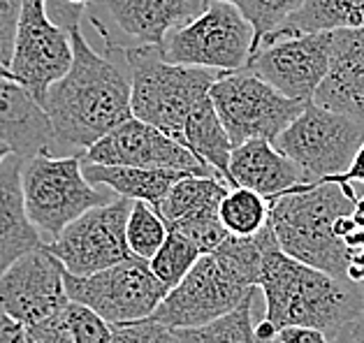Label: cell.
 <instances>
[{"label": "cell", "mask_w": 364, "mask_h": 343, "mask_svg": "<svg viewBox=\"0 0 364 343\" xmlns=\"http://www.w3.org/2000/svg\"><path fill=\"white\" fill-rule=\"evenodd\" d=\"M73 65L63 79L51 84L44 98V111L58 142L88 151L105 135L132 116L130 75L123 60L100 56L88 47L79 23L70 26Z\"/></svg>", "instance_id": "obj_1"}, {"label": "cell", "mask_w": 364, "mask_h": 343, "mask_svg": "<svg viewBox=\"0 0 364 343\" xmlns=\"http://www.w3.org/2000/svg\"><path fill=\"white\" fill-rule=\"evenodd\" d=\"M257 288L264 302V320L277 332L301 325L325 332L330 343L353 339V327L364 311L362 283L330 276L290 258L279 249L274 232L264 244Z\"/></svg>", "instance_id": "obj_2"}, {"label": "cell", "mask_w": 364, "mask_h": 343, "mask_svg": "<svg viewBox=\"0 0 364 343\" xmlns=\"http://www.w3.org/2000/svg\"><path fill=\"white\" fill-rule=\"evenodd\" d=\"M269 232L267 223L253 236L230 234L216 251L204 253L151 318L170 330H188L232 313L257 288Z\"/></svg>", "instance_id": "obj_3"}, {"label": "cell", "mask_w": 364, "mask_h": 343, "mask_svg": "<svg viewBox=\"0 0 364 343\" xmlns=\"http://www.w3.org/2000/svg\"><path fill=\"white\" fill-rule=\"evenodd\" d=\"M267 202V223L283 253L330 276L348 278V249L334 234V223L355 209L350 183H299Z\"/></svg>", "instance_id": "obj_4"}, {"label": "cell", "mask_w": 364, "mask_h": 343, "mask_svg": "<svg viewBox=\"0 0 364 343\" xmlns=\"http://www.w3.org/2000/svg\"><path fill=\"white\" fill-rule=\"evenodd\" d=\"M123 60L130 75L132 116L181 144L183 126L191 111L204 98H209L211 86L220 72L170 63L165 60L163 49L156 45L126 49Z\"/></svg>", "instance_id": "obj_5"}, {"label": "cell", "mask_w": 364, "mask_h": 343, "mask_svg": "<svg viewBox=\"0 0 364 343\" xmlns=\"http://www.w3.org/2000/svg\"><path fill=\"white\" fill-rule=\"evenodd\" d=\"M23 202L33 225L54 241L65 227L95 207L109 205L119 195L97 190L84 177L82 156L40 153L23 163L21 172ZM47 241V244H49Z\"/></svg>", "instance_id": "obj_6"}, {"label": "cell", "mask_w": 364, "mask_h": 343, "mask_svg": "<svg viewBox=\"0 0 364 343\" xmlns=\"http://www.w3.org/2000/svg\"><path fill=\"white\" fill-rule=\"evenodd\" d=\"M251 21L225 0H209L200 16L170 31L161 45L165 60L176 65L235 72L253 54Z\"/></svg>", "instance_id": "obj_7"}, {"label": "cell", "mask_w": 364, "mask_h": 343, "mask_svg": "<svg viewBox=\"0 0 364 343\" xmlns=\"http://www.w3.org/2000/svg\"><path fill=\"white\" fill-rule=\"evenodd\" d=\"M362 142L364 123L306 102L304 111L274 139V146L299 167L304 183H318L341 177Z\"/></svg>", "instance_id": "obj_8"}, {"label": "cell", "mask_w": 364, "mask_h": 343, "mask_svg": "<svg viewBox=\"0 0 364 343\" xmlns=\"http://www.w3.org/2000/svg\"><path fill=\"white\" fill-rule=\"evenodd\" d=\"M209 98L232 148L251 139L274 142L306 107V102L286 98L248 70L220 72Z\"/></svg>", "instance_id": "obj_9"}, {"label": "cell", "mask_w": 364, "mask_h": 343, "mask_svg": "<svg viewBox=\"0 0 364 343\" xmlns=\"http://www.w3.org/2000/svg\"><path fill=\"white\" fill-rule=\"evenodd\" d=\"M63 278L73 302L93 309L112 325L151 318L170 293L154 274L149 260L135 255L91 276H73L65 271Z\"/></svg>", "instance_id": "obj_10"}, {"label": "cell", "mask_w": 364, "mask_h": 343, "mask_svg": "<svg viewBox=\"0 0 364 343\" xmlns=\"http://www.w3.org/2000/svg\"><path fill=\"white\" fill-rule=\"evenodd\" d=\"M132 200L117 197L73 221L54 241L49 253L73 276H91L132 258L126 239V223Z\"/></svg>", "instance_id": "obj_11"}, {"label": "cell", "mask_w": 364, "mask_h": 343, "mask_svg": "<svg viewBox=\"0 0 364 343\" xmlns=\"http://www.w3.org/2000/svg\"><path fill=\"white\" fill-rule=\"evenodd\" d=\"M73 65V42L63 26L51 21L47 0H26L14 40L10 70L35 100L44 104L51 84L63 79Z\"/></svg>", "instance_id": "obj_12"}, {"label": "cell", "mask_w": 364, "mask_h": 343, "mask_svg": "<svg viewBox=\"0 0 364 343\" xmlns=\"http://www.w3.org/2000/svg\"><path fill=\"white\" fill-rule=\"evenodd\" d=\"M63 274L47 246L31 251L0 276V306L26 330L63 318L70 304Z\"/></svg>", "instance_id": "obj_13"}, {"label": "cell", "mask_w": 364, "mask_h": 343, "mask_svg": "<svg viewBox=\"0 0 364 343\" xmlns=\"http://www.w3.org/2000/svg\"><path fill=\"white\" fill-rule=\"evenodd\" d=\"M330 54L332 33H309L260 47L242 70L260 77L286 98L311 102L330 70Z\"/></svg>", "instance_id": "obj_14"}, {"label": "cell", "mask_w": 364, "mask_h": 343, "mask_svg": "<svg viewBox=\"0 0 364 343\" xmlns=\"http://www.w3.org/2000/svg\"><path fill=\"white\" fill-rule=\"evenodd\" d=\"M82 160L95 165L141 167V170H179L188 174H200V177H216L183 144L135 116L123 121L109 135H105L100 142H95L86 153H82Z\"/></svg>", "instance_id": "obj_15"}, {"label": "cell", "mask_w": 364, "mask_h": 343, "mask_svg": "<svg viewBox=\"0 0 364 343\" xmlns=\"http://www.w3.org/2000/svg\"><path fill=\"white\" fill-rule=\"evenodd\" d=\"M311 102L364 123V28L332 33L330 70Z\"/></svg>", "instance_id": "obj_16"}, {"label": "cell", "mask_w": 364, "mask_h": 343, "mask_svg": "<svg viewBox=\"0 0 364 343\" xmlns=\"http://www.w3.org/2000/svg\"><path fill=\"white\" fill-rule=\"evenodd\" d=\"M0 139L23 160L49 153L56 142L47 111L14 79H0Z\"/></svg>", "instance_id": "obj_17"}, {"label": "cell", "mask_w": 364, "mask_h": 343, "mask_svg": "<svg viewBox=\"0 0 364 343\" xmlns=\"http://www.w3.org/2000/svg\"><path fill=\"white\" fill-rule=\"evenodd\" d=\"M23 163V158L12 153L0 167V276L23 255L47 246L26 211Z\"/></svg>", "instance_id": "obj_18"}, {"label": "cell", "mask_w": 364, "mask_h": 343, "mask_svg": "<svg viewBox=\"0 0 364 343\" xmlns=\"http://www.w3.org/2000/svg\"><path fill=\"white\" fill-rule=\"evenodd\" d=\"M230 177L232 188H248L267 200L304 183L299 167L269 139H251L235 146L230 153Z\"/></svg>", "instance_id": "obj_19"}, {"label": "cell", "mask_w": 364, "mask_h": 343, "mask_svg": "<svg viewBox=\"0 0 364 343\" xmlns=\"http://www.w3.org/2000/svg\"><path fill=\"white\" fill-rule=\"evenodd\" d=\"M209 0H105L112 19L139 45L161 47L170 31L200 16Z\"/></svg>", "instance_id": "obj_20"}, {"label": "cell", "mask_w": 364, "mask_h": 343, "mask_svg": "<svg viewBox=\"0 0 364 343\" xmlns=\"http://www.w3.org/2000/svg\"><path fill=\"white\" fill-rule=\"evenodd\" d=\"M350 28H364V0H304L286 23L264 35L257 49L309 33H334Z\"/></svg>", "instance_id": "obj_21"}, {"label": "cell", "mask_w": 364, "mask_h": 343, "mask_svg": "<svg viewBox=\"0 0 364 343\" xmlns=\"http://www.w3.org/2000/svg\"><path fill=\"white\" fill-rule=\"evenodd\" d=\"M84 177L93 186H105L119 197L126 200H141L149 202L151 207L158 209V205L165 200L170 188L176 181L188 177V172L179 170H141V167H119V165H95L82 160Z\"/></svg>", "instance_id": "obj_22"}, {"label": "cell", "mask_w": 364, "mask_h": 343, "mask_svg": "<svg viewBox=\"0 0 364 343\" xmlns=\"http://www.w3.org/2000/svg\"><path fill=\"white\" fill-rule=\"evenodd\" d=\"M181 144L198 158V160L209 167L220 181H225L232 188V177H230V153H232V142L220 123L216 107L211 98H204L198 107L191 111L188 121L183 126Z\"/></svg>", "instance_id": "obj_23"}, {"label": "cell", "mask_w": 364, "mask_h": 343, "mask_svg": "<svg viewBox=\"0 0 364 343\" xmlns=\"http://www.w3.org/2000/svg\"><path fill=\"white\" fill-rule=\"evenodd\" d=\"M230 186L218 177H200V174H188L174 183L165 200L158 205V214L165 223L179 221V218L195 214L202 209H218L223 202Z\"/></svg>", "instance_id": "obj_24"}, {"label": "cell", "mask_w": 364, "mask_h": 343, "mask_svg": "<svg viewBox=\"0 0 364 343\" xmlns=\"http://www.w3.org/2000/svg\"><path fill=\"white\" fill-rule=\"evenodd\" d=\"M260 288H255L232 313L223 315L202 327L174 330L179 343H257L255 339V304L260 297Z\"/></svg>", "instance_id": "obj_25"}, {"label": "cell", "mask_w": 364, "mask_h": 343, "mask_svg": "<svg viewBox=\"0 0 364 343\" xmlns=\"http://www.w3.org/2000/svg\"><path fill=\"white\" fill-rule=\"evenodd\" d=\"M220 223L235 236H253L267 225L269 202L248 188H230L218 207Z\"/></svg>", "instance_id": "obj_26"}, {"label": "cell", "mask_w": 364, "mask_h": 343, "mask_svg": "<svg viewBox=\"0 0 364 343\" xmlns=\"http://www.w3.org/2000/svg\"><path fill=\"white\" fill-rule=\"evenodd\" d=\"M126 239H128V249L135 258L151 260L161 251V246L167 239V223L149 202L135 200L130 205Z\"/></svg>", "instance_id": "obj_27"}, {"label": "cell", "mask_w": 364, "mask_h": 343, "mask_svg": "<svg viewBox=\"0 0 364 343\" xmlns=\"http://www.w3.org/2000/svg\"><path fill=\"white\" fill-rule=\"evenodd\" d=\"M202 258V251L181 234L167 230V239L161 246L154 258L149 260L154 274L163 281L167 288H176L186 278V274L193 269V265Z\"/></svg>", "instance_id": "obj_28"}, {"label": "cell", "mask_w": 364, "mask_h": 343, "mask_svg": "<svg viewBox=\"0 0 364 343\" xmlns=\"http://www.w3.org/2000/svg\"><path fill=\"white\" fill-rule=\"evenodd\" d=\"M167 230L181 234L183 239H188L191 244H195L202 251V255L216 251L218 246L230 236V232L225 230V225L220 223L218 209L195 211V214L183 216V218H179V221L167 223Z\"/></svg>", "instance_id": "obj_29"}, {"label": "cell", "mask_w": 364, "mask_h": 343, "mask_svg": "<svg viewBox=\"0 0 364 343\" xmlns=\"http://www.w3.org/2000/svg\"><path fill=\"white\" fill-rule=\"evenodd\" d=\"M225 3H232L251 21L255 31V45H253L255 51L264 35H269L279 26L286 23L299 10L304 0H225Z\"/></svg>", "instance_id": "obj_30"}, {"label": "cell", "mask_w": 364, "mask_h": 343, "mask_svg": "<svg viewBox=\"0 0 364 343\" xmlns=\"http://www.w3.org/2000/svg\"><path fill=\"white\" fill-rule=\"evenodd\" d=\"M63 322L75 343H112L114 339L112 322H107L88 306L73 302V299L63 313Z\"/></svg>", "instance_id": "obj_31"}, {"label": "cell", "mask_w": 364, "mask_h": 343, "mask_svg": "<svg viewBox=\"0 0 364 343\" xmlns=\"http://www.w3.org/2000/svg\"><path fill=\"white\" fill-rule=\"evenodd\" d=\"M112 327H114L112 343H179L174 330L165 327L163 322H158L154 318L112 325Z\"/></svg>", "instance_id": "obj_32"}, {"label": "cell", "mask_w": 364, "mask_h": 343, "mask_svg": "<svg viewBox=\"0 0 364 343\" xmlns=\"http://www.w3.org/2000/svg\"><path fill=\"white\" fill-rule=\"evenodd\" d=\"M26 0H0V63L10 67L14 40Z\"/></svg>", "instance_id": "obj_33"}, {"label": "cell", "mask_w": 364, "mask_h": 343, "mask_svg": "<svg viewBox=\"0 0 364 343\" xmlns=\"http://www.w3.org/2000/svg\"><path fill=\"white\" fill-rule=\"evenodd\" d=\"M26 341L28 343H75L63 318L38 325V327H28L26 330Z\"/></svg>", "instance_id": "obj_34"}, {"label": "cell", "mask_w": 364, "mask_h": 343, "mask_svg": "<svg viewBox=\"0 0 364 343\" xmlns=\"http://www.w3.org/2000/svg\"><path fill=\"white\" fill-rule=\"evenodd\" d=\"M279 343H330L325 332L316 327H301V325H292V327H283L279 332Z\"/></svg>", "instance_id": "obj_35"}, {"label": "cell", "mask_w": 364, "mask_h": 343, "mask_svg": "<svg viewBox=\"0 0 364 343\" xmlns=\"http://www.w3.org/2000/svg\"><path fill=\"white\" fill-rule=\"evenodd\" d=\"M0 343H28L26 341V327L16 322L3 306H0Z\"/></svg>", "instance_id": "obj_36"}, {"label": "cell", "mask_w": 364, "mask_h": 343, "mask_svg": "<svg viewBox=\"0 0 364 343\" xmlns=\"http://www.w3.org/2000/svg\"><path fill=\"white\" fill-rule=\"evenodd\" d=\"M327 181H336V183H362L364 186V142L355 153L350 167L346 170L341 177H334V179H327Z\"/></svg>", "instance_id": "obj_37"}, {"label": "cell", "mask_w": 364, "mask_h": 343, "mask_svg": "<svg viewBox=\"0 0 364 343\" xmlns=\"http://www.w3.org/2000/svg\"><path fill=\"white\" fill-rule=\"evenodd\" d=\"M355 339H364V311H362V315H360L358 322H355V327H353V341Z\"/></svg>", "instance_id": "obj_38"}, {"label": "cell", "mask_w": 364, "mask_h": 343, "mask_svg": "<svg viewBox=\"0 0 364 343\" xmlns=\"http://www.w3.org/2000/svg\"><path fill=\"white\" fill-rule=\"evenodd\" d=\"M10 156H12V148H10V144H5L3 139H0V167H3V163H5Z\"/></svg>", "instance_id": "obj_39"}, {"label": "cell", "mask_w": 364, "mask_h": 343, "mask_svg": "<svg viewBox=\"0 0 364 343\" xmlns=\"http://www.w3.org/2000/svg\"><path fill=\"white\" fill-rule=\"evenodd\" d=\"M60 3H65L70 7H77V10H84V7L91 3V0H60Z\"/></svg>", "instance_id": "obj_40"}, {"label": "cell", "mask_w": 364, "mask_h": 343, "mask_svg": "<svg viewBox=\"0 0 364 343\" xmlns=\"http://www.w3.org/2000/svg\"><path fill=\"white\" fill-rule=\"evenodd\" d=\"M0 79H14L12 77V70L7 67V65H3V63H0Z\"/></svg>", "instance_id": "obj_41"}, {"label": "cell", "mask_w": 364, "mask_h": 343, "mask_svg": "<svg viewBox=\"0 0 364 343\" xmlns=\"http://www.w3.org/2000/svg\"><path fill=\"white\" fill-rule=\"evenodd\" d=\"M332 343H353V339L346 337V339H336V341H332Z\"/></svg>", "instance_id": "obj_42"}, {"label": "cell", "mask_w": 364, "mask_h": 343, "mask_svg": "<svg viewBox=\"0 0 364 343\" xmlns=\"http://www.w3.org/2000/svg\"><path fill=\"white\" fill-rule=\"evenodd\" d=\"M353 343H364V339H355Z\"/></svg>", "instance_id": "obj_43"}, {"label": "cell", "mask_w": 364, "mask_h": 343, "mask_svg": "<svg viewBox=\"0 0 364 343\" xmlns=\"http://www.w3.org/2000/svg\"><path fill=\"white\" fill-rule=\"evenodd\" d=\"M274 343H279V339H277V341H274Z\"/></svg>", "instance_id": "obj_44"}]
</instances>
